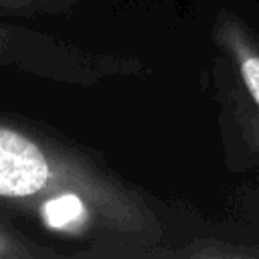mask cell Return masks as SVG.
Returning a JSON list of instances; mask_svg holds the SVG:
<instances>
[{
	"instance_id": "obj_6",
	"label": "cell",
	"mask_w": 259,
	"mask_h": 259,
	"mask_svg": "<svg viewBox=\"0 0 259 259\" xmlns=\"http://www.w3.org/2000/svg\"><path fill=\"white\" fill-rule=\"evenodd\" d=\"M73 0H0V14H34V12H57Z\"/></svg>"
},
{
	"instance_id": "obj_4",
	"label": "cell",
	"mask_w": 259,
	"mask_h": 259,
	"mask_svg": "<svg viewBox=\"0 0 259 259\" xmlns=\"http://www.w3.org/2000/svg\"><path fill=\"white\" fill-rule=\"evenodd\" d=\"M53 257H61V253L8 229L0 221V259H53Z\"/></svg>"
},
{
	"instance_id": "obj_3",
	"label": "cell",
	"mask_w": 259,
	"mask_h": 259,
	"mask_svg": "<svg viewBox=\"0 0 259 259\" xmlns=\"http://www.w3.org/2000/svg\"><path fill=\"white\" fill-rule=\"evenodd\" d=\"M219 51L223 93L247 146L259 156V36L231 10H221L212 24Z\"/></svg>"
},
{
	"instance_id": "obj_2",
	"label": "cell",
	"mask_w": 259,
	"mask_h": 259,
	"mask_svg": "<svg viewBox=\"0 0 259 259\" xmlns=\"http://www.w3.org/2000/svg\"><path fill=\"white\" fill-rule=\"evenodd\" d=\"M0 69L67 85H97L111 77L142 73L138 59L93 53L53 34L0 22Z\"/></svg>"
},
{
	"instance_id": "obj_5",
	"label": "cell",
	"mask_w": 259,
	"mask_h": 259,
	"mask_svg": "<svg viewBox=\"0 0 259 259\" xmlns=\"http://www.w3.org/2000/svg\"><path fill=\"white\" fill-rule=\"evenodd\" d=\"M259 251L255 249H245V247H235L227 245L221 241H196L184 249L178 251H168L166 257H255Z\"/></svg>"
},
{
	"instance_id": "obj_1",
	"label": "cell",
	"mask_w": 259,
	"mask_h": 259,
	"mask_svg": "<svg viewBox=\"0 0 259 259\" xmlns=\"http://www.w3.org/2000/svg\"><path fill=\"white\" fill-rule=\"evenodd\" d=\"M0 206L61 237L130 239L142 257L164 227L142 192L79 148L0 119Z\"/></svg>"
}]
</instances>
